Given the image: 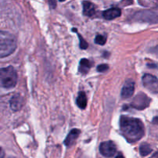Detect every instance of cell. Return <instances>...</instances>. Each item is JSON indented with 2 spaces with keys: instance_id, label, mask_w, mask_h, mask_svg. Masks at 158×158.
<instances>
[{
  "instance_id": "cell-1",
  "label": "cell",
  "mask_w": 158,
  "mask_h": 158,
  "mask_svg": "<svg viewBox=\"0 0 158 158\" xmlns=\"http://www.w3.org/2000/svg\"><path fill=\"white\" fill-rule=\"evenodd\" d=\"M119 128L123 136L130 143L136 142L144 136V126L139 118L122 115L119 119Z\"/></svg>"
},
{
  "instance_id": "cell-2",
  "label": "cell",
  "mask_w": 158,
  "mask_h": 158,
  "mask_svg": "<svg viewBox=\"0 0 158 158\" xmlns=\"http://www.w3.org/2000/svg\"><path fill=\"white\" fill-rule=\"evenodd\" d=\"M17 42L12 33L0 30V58L8 57L16 49Z\"/></svg>"
},
{
  "instance_id": "cell-3",
  "label": "cell",
  "mask_w": 158,
  "mask_h": 158,
  "mask_svg": "<svg viewBox=\"0 0 158 158\" xmlns=\"http://www.w3.org/2000/svg\"><path fill=\"white\" fill-rule=\"evenodd\" d=\"M17 73L11 66L0 68V88L13 89L17 83Z\"/></svg>"
},
{
  "instance_id": "cell-4",
  "label": "cell",
  "mask_w": 158,
  "mask_h": 158,
  "mask_svg": "<svg viewBox=\"0 0 158 158\" xmlns=\"http://www.w3.org/2000/svg\"><path fill=\"white\" fill-rule=\"evenodd\" d=\"M151 102V99L146 94L140 92L137 94L131 102V107L138 110H143L147 109Z\"/></svg>"
},
{
  "instance_id": "cell-5",
  "label": "cell",
  "mask_w": 158,
  "mask_h": 158,
  "mask_svg": "<svg viewBox=\"0 0 158 158\" xmlns=\"http://www.w3.org/2000/svg\"><path fill=\"white\" fill-rule=\"evenodd\" d=\"M143 85L144 87L153 94H158V79L155 76L146 74L143 76Z\"/></svg>"
},
{
  "instance_id": "cell-6",
  "label": "cell",
  "mask_w": 158,
  "mask_h": 158,
  "mask_svg": "<svg viewBox=\"0 0 158 158\" xmlns=\"http://www.w3.org/2000/svg\"><path fill=\"white\" fill-rule=\"evenodd\" d=\"M134 19L137 21L149 23H158L157 15L156 13H153V12L147 11V10L137 12L134 15Z\"/></svg>"
},
{
  "instance_id": "cell-7",
  "label": "cell",
  "mask_w": 158,
  "mask_h": 158,
  "mask_svg": "<svg viewBox=\"0 0 158 158\" xmlns=\"http://www.w3.org/2000/svg\"><path fill=\"white\" fill-rule=\"evenodd\" d=\"M99 151L105 157H112L116 153V146L112 141H106L100 144Z\"/></svg>"
},
{
  "instance_id": "cell-8",
  "label": "cell",
  "mask_w": 158,
  "mask_h": 158,
  "mask_svg": "<svg viewBox=\"0 0 158 158\" xmlns=\"http://www.w3.org/2000/svg\"><path fill=\"white\" fill-rule=\"evenodd\" d=\"M135 89V83L133 80L129 79L126 81L124 84L123 87L122 91H121V96L123 98H130L132 95L134 93Z\"/></svg>"
},
{
  "instance_id": "cell-9",
  "label": "cell",
  "mask_w": 158,
  "mask_h": 158,
  "mask_svg": "<svg viewBox=\"0 0 158 158\" xmlns=\"http://www.w3.org/2000/svg\"><path fill=\"white\" fill-rule=\"evenodd\" d=\"M23 105V98L19 94H16V95H13L10 99V107H11L12 110H13L14 112L20 110Z\"/></svg>"
},
{
  "instance_id": "cell-10",
  "label": "cell",
  "mask_w": 158,
  "mask_h": 158,
  "mask_svg": "<svg viewBox=\"0 0 158 158\" xmlns=\"http://www.w3.org/2000/svg\"><path fill=\"white\" fill-rule=\"evenodd\" d=\"M102 15L106 19L112 20L121 16V10L118 8H111L103 12Z\"/></svg>"
},
{
  "instance_id": "cell-11",
  "label": "cell",
  "mask_w": 158,
  "mask_h": 158,
  "mask_svg": "<svg viewBox=\"0 0 158 158\" xmlns=\"http://www.w3.org/2000/svg\"><path fill=\"white\" fill-rule=\"evenodd\" d=\"M79 134H80V130H77V129H74V130H71L68 133L66 139H64V145L66 147H71V145H73V143L75 142V140L79 136Z\"/></svg>"
},
{
  "instance_id": "cell-12",
  "label": "cell",
  "mask_w": 158,
  "mask_h": 158,
  "mask_svg": "<svg viewBox=\"0 0 158 158\" xmlns=\"http://www.w3.org/2000/svg\"><path fill=\"white\" fill-rule=\"evenodd\" d=\"M83 13L87 16H92L95 13V6L93 3L89 1L83 2Z\"/></svg>"
},
{
  "instance_id": "cell-13",
  "label": "cell",
  "mask_w": 158,
  "mask_h": 158,
  "mask_svg": "<svg viewBox=\"0 0 158 158\" xmlns=\"http://www.w3.org/2000/svg\"><path fill=\"white\" fill-rule=\"evenodd\" d=\"M92 67V62L88 59H81L79 63L78 71L81 74H87Z\"/></svg>"
},
{
  "instance_id": "cell-14",
  "label": "cell",
  "mask_w": 158,
  "mask_h": 158,
  "mask_svg": "<svg viewBox=\"0 0 158 158\" xmlns=\"http://www.w3.org/2000/svg\"><path fill=\"white\" fill-rule=\"evenodd\" d=\"M76 102H77V106L81 109H85L87 107V97H86L85 93L84 92H79Z\"/></svg>"
},
{
  "instance_id": "cell-15",
  "label": "cell",
  "mask_w": 158,
  "mask_h": 158,
  "mask_svg": "<svg viewBox=\"0 0 158 158\" xmlns=\"http://www.w3.org/2000/svg\"><path fill=\"white\" fill-rule=\"evenodd\" d=\"M152 152V148L150 147V146L149 145L148 143H143L140 145L139 147V153L142 156H147L148 154H150Z\"/></svg>"
},
{
  "instance_id": "cell-16",
  "label": "cell",
  "mask_w": 158,
  "mask_h": 158,
  "mask_svg": "<svg viewBox=\"0 0 158 158\" xmlns=\"http://www.w3.org/2000/svg\"><path fill=\"white\" fill-rule=\"evenodd\" d=\"M106 42V36L103 35H97L95 38V43L98 45H104Z\"/></svg>"
},
{
  "instance_id": "cell-17",
  "label": "cell",
  "mask_w": 158,
  "mask_h": 158,
  "mask_svg": "<svg viewBox=\"0 0 158 158\" xmlns=\"http://www.w3.org/2000/svg\"><path fill=\"white\" fill-rule=\"evenodd\" d=\"M78 38L79 40H80V48L83 50L87 49L88 47H89V44H88L87 41H86L85 40L80 34H78Z\"/></svg>"
},
{
  "instance_id": "cell-18",
  "label": "cell",
  "mask_w": 158,
  "mask_h": 158,
  "mask_svg": "<svg viewBox=\"0 0 158 158\" xmlns=\"http://www.w3.org/2000/svg\"><path fill=\"white\" fill-rule=\"evenodd\" d=\"M109 69V65L108 64H100L97 68V71L98 72H105Z\"/></svg>"
},
{
  "instance_id": "cell-19",
  "label": "cell",
  "mask_w": 158,
  "mask_h": 158,
  "mask_svg": "<svg viewBox=\"0 0 158 158\" xmlns=\"http://www.w3.org/2000/svg\"><path fill=\"white\" fill-rule=\"evenodd\" d=\"M48 3H49L51 9H55L57 6V2L56 0H48Z\"/></svg>"
},
{
  "instance_id": "cell-20",
  "label": "cell",
  "mask_w": 158,
  "mask_h": 158,
  "mask_svg": "<svg viewBox=\"0 0 158 158\" xmlns=\"http://www.w3.org/2000/svg\"><path fill=\"white\" fill-rule=\"evenodd\" d=\"M4 156H5L4 150H2V147H0V158H4Z\"/></svg>"
},
{
  "instance_id": "cell-21",
  "label": "cell",
  "mask_w": 158,
  "mask_h": 158,
  "mask_svg": "<svg viewBox=\"0 0 158 158\" xmlns=\"http://www.w3.org/2000/svg\"><path fill=\"white\" fill-rule=\"evenodd\" d=\"M152 52H153V54H156V55L158 56V45L156 47H155L154 48H153V51H152Z\"/></svg>"
},
{
  "instance_id": "cell-22",
  "label": "cell",
  "mask_w": 158,
  "mask_h": 158,
  "mask_svg": "<svg viewBox=\"0 0 158 158\" xmlns=\"http://www.w3.org/2000/svg\"><path fill=\"white\" fill-rule=\"evenodd\" d=\"M151 158H158V152H157V153H155V154L153 155V156H152Z\"/></svg>"
},
{
  "instance_id": "cell-23",
  "label": "cell",
  "mask_w": 158,
  "mask_h": 158,
  "mask_svg": "<svg viewBox=\"0 0 158 158\" xmlns=\"http://www.w3.org/2000/svg\"><path fill=\"white\" fill-rule=\"evenodd\" d=\"M115 158H124V156H122V155H118V156H117Z\"/></svg>"
}]
</instances>
